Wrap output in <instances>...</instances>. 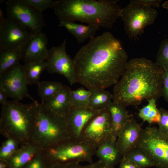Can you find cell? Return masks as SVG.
I'll list each match as a JSON object with an SVG mask.
<instances>
[{
  "mask_svg": "<svg viewBox=\"0 0 168 168\" xmlns=\"http://www.w3.org/2000/svg\"><path fill=\"white\" fill-rule=\"evenodd\" d=\"M162 6L163 7L166 9L168 12V0L164 2L162 5Z\"/></svg>",
  "mask_w": 168,
  "mask_h": 168,
  "instance_id": "41",
  "label": "cell"
},
{
  "mask_svg": "<svg viewBox=\"0 0 168 168\" xmlns=\"http://www.w3.org/2000/svg\"><path fill=\"white\" fill-rule=\"evenodd\" d=\"M118 1H55V13L60 20L78 21L100 27L111 28L120 18L122 8Z\"/></svg>",
  "mask_w": 168,
  "mask_h": 168,
  "instance_id": "3",
  "label": "cell"
},
{
  "mask_svg": "<svg viewBox=\"0 0 168 168\" xmlns=\"http://www.w3.org/2000/svg\"><path fill=\"white\" fill-rule=\"evenodd\" d=\"M51 164L44 150L37 153L23 168H48Z\"/></svg>",
  "mask_w": 168,
  "mask_h": 168,
  "instance_id": "32",
  "label": "cell"
},
{
  "mask_svg": "<svg viewBox=\"0 0 168 168\" xmlns=\"http://www.w3.org/2000/svg\"><path fill=\"white\" fill-rule=\"evenodd\" d=\"M23 51H0V75L13 67L20 64L22 59Z\"/></svg>",
  "mask_w": 168,
  "mask_h": 168,
  "instance_id": "24",
  "label": "cell"
},
{
  "mask_svg": "<svg viewBox=\"0 0 168 168\" xmlns=\"http://www.w3.org/2000/svg\"><path fill=\"white\" fill-rule=\"evenodd\" d=\"M0 168H8V165L6 160H0Z\"/></svg>",
  "mask_w": 168,
  "mask_h": 168,
  "instance_id": "39",
  "label": "cell"
},
{
  "mask_svg": "<svg viewBox=\"0 0 168 168\" xmlns=\"http://www.w3.org/2000/svg\"><path fill=\"white\" fill-rule=\"evenodd\" d=\"M48 38L42 32L34 34L23 52L25 63L31 61L46 60L49 52L47 47Z\"/></svg>",
  "mask_w": 168,
  "mask_h": 168,
  "instance_id": "16",
  "label": "cell"
},
{
  "mask_svg": "<svg viewBox=\"0 0 168 168\" xmlns=\"http://www.w3.org/2000/svg\"><path fill=\"white\" fill-rule=\"evenodd\" d=\"M69 138L65 119L39 103L31 142L44 150Z\"/></svg>",
  "mask_w": 168,
  "mask_h": 168,
  "instance_id": "5",
  "label": "cell"
},
{
  "mask_svg": "<svg viewBox=\"0 0 168 168\" xmlns=\"http://www.w3.org/2000/svg\"><path fill=\"white\" fill-rule=\"evenodd\" d=\"M37 85L38 95L42 103L59 92L63 86L60 82L53 81H40Z\"/></svg>",
  "mask_w": 168,
  "mask_h": 168,
  "instance_id": "26",
  "label": "cell"
},
{
  "mask_svg": "<svg viewBox=\"0 0 168 168\" xmlns=\"http://www.w3.org/2000/svg\"><path fill=\"white\" fill-rule=\"evenodd\" d=\"M162 96L168 102V69H164Z\"/></svg>",
  "mask_w": 168,
  "mask_h": 168,
  "instance_id": "36",
  "label": "cell"
},
{
  "mask_svg": "<svg viewBox=\"0 0 168 168\" xmlns=\"http://www.w3.org/2000/svg\"><path fill=\"white\" fill-rule=\"evenodd\" d=\"M41 150L38 145L32 142L20 146L18 149L7 160L8 168H23Z\"/></svg>",
  "mask_w": 168,
  "mask_h": 168,
  "instance_id": "19",
  "label": "cell"
},
{
  "mask_svg": "<svg viewBox=\"0 0 168 168\" xmlns=\"http://www.w3.org/2000/svg\"><path fill=\"white\" fill-rule=\"evenodd\" d=\"M91 91L80 87L70 92V100L72 107L83 108L88 107Z\"/></svg>",
  "mask_w": 168,
  "mask_h": 168,
  "instance_id": "28",
  "label": "cell"
},
{
  "mask_svg": "<svg viewBox=\"0 0 168 168\" xmlns=\"http://www.w3.org/2000/svg\"><path fill=\"white\" fill-rule=\"evenodd\" d=\"M88 107L97 110L107 108L113 101V95L105 89L91 90Z\"/></svg>",
  "mask_w": 168,
  "mask_h": 168,
  "instance_id": "23",
  "label": "cell"
},
{
  "mask_svg": "<svg viewBox=\"0 0 168 168\" xmlns=\"http://www.w3.org/2000/svg\"><path fill=\"white\" fill-rule=\"evenodd\" d=\"M39 104L7 100L1 106V134L6 139L15 140L20 146L31 142Z\"/></svg>",
  "mask_w": 168,
  "mask_h": 168,
  "instance_id": "4",
  "label": "cell"
},
{
  "mask_svg": "<svg viewBox=\"0 0 168 168\" xmlns=\"http://www.w3.org/2000/svg\"><path fill=\"white\" fill-rule=\"evenodd\" d=\"M48 168H113L109 167L98 160L86 165H82L80 163L75 162L51 164Z\"/></svg>",
  "mask_w": 168,
  "mask_h": 168,
  "instance_id": "30",
  "label": "cell"
},
{
  "mask_svg": "<svg viewBox=\"0 0 168 168\" xmlns=\"http://www.w3.org/2000/svg\"><path fill=\"white\" fill-rule=\"evenodd\" d=\"M161 114V119L158 124V128L161 133L168 135V111L162 108L159 109Z\"/></svg>",
  "mask_w": 168,
  "mask_h": 168,
  "instance_id": "34",
  "label": "cell"
},
{
  "mask_svg": "<svg viewBox=\"0 0 168 168\" xmlns=\"http://www.w3.org/2000/svg\"><path fill=\"white\" fill-rule=\"evenodd\" d=\"M119 168H140L133 161L123 156L120 163Z\"/></svg>",
  "mask_w": 168,
  "mask_h": 168,
  "instance_id": "37",
  "label": "cell"
},
{
  "mask_svg": "<svg viewBox=\"0 0 168 168\" xmlns=\"http://www.w3.org/2000/svg\"><path fill=\"white\" fill-rule=\"evenodd\" d=\"M137 147L145 152L157 168H168V135L158 128L147 127L142 129Z\"/></svg>",
  "mask_w": 168,
  "mask_h": 168,
  "instance_id": "7",
  "label": "cell"
},
{
  "mask_svg": "<svg viewBox=\"0 0 168 168\" xmlns=\"http://www.w3.org/2000/svg\"><path fill=\"white\" fill-rule=\"evenodd\" d=\"M134 2L148 8H159L160 7L161 0H132Z\"/></svg>",
  "mask_w": 168,
  "mask_h": 168,
  "instance_id": "35",
  "label": "cell"
},
{
  "mask_svg": "<svg viewBox=\"0 0 168 168\" xmlns=\"http://www.w3.org/2000/svg\"><path fill=\"white\" fill-rule=\"evenodd\" d=\"M73 60L76 82L91 91L115 85L128 61L121 43L109 32L90 39Z\"/></svg>",
  "mask_w": 168,
  "mask_h": 168,
  "instance_id": "1",
  "label": "cell"
},
{
  "mask_svg": "<svg viewBox=\"0 0 168 168\" xmlns=\"http://www.w3.org/2000/svg\"><path fill=\"white\" fill-rule=\"evenodd\" d=\"M96 148L84 141L69 138L44 151L51 164L71 162L90 163L92 162Z\"/></svg>",
  "mask_w": 168,
  "mask_h": 168,
  "instance_id": "6",
  "label": "cell"
},
{
  "mask_svg": "<svg viewBox=\"0 0 168 168\" xmlns=\"http://www.w3.org/2000/svg\"><path fill=\"white\" fill-rule=\"evenodd\" d=\"M142 129L132 116L124 124L116 140L117 147L123 156L137 147Z\"/></svg>",
  "mask_w": 168,
  "mask_h": 168,
  "instance_id": "15",
  "label": "cell"
},
{
  "mask_svg": "<svg viewBox=\"0 0 168 168\" xmlns=\"http://www.w3.org/2000/svg\"><path fill=\"white\" fill-rule=\"evenodd\" d=\"M157 15L154 8L144 7L131 0L122 8L120 18L126 34L132 39L143 33L145 28L154 22Z\"/></svg>",
  "mask_w": 168,
  "mask_h": 168,
  "instance_id": "8",
  "label": "cell"
},
{
  "mask_svg": "<svg viewBox=\"0 0 168 168\" xmlns=\"http://www.w3.org/2000/svg\"><path fill=\"white\" fill-rule=\"evenodd\" d=\"M100 110H94L89 107H72L65 119L70 138L81 140V135L84 128L90 120Z\"/></svg>",
  "mask_w": 168,
  "mask_h": 168,
  "instance_id": "14",
  "label": "cell"
},
{
  "mask_svg": "<svg viewBox=\"0 0 168 168\" xmlns=\"http://www.w3.org/2000/svg\"><path fill=\"white\" fill-rule=\"evenodd\" d=\"M154 99L148 100V104L141 108L138 114L139 117L144 122H147L149 124H158L161 119V114L156 105Z\"/></svg>",
  "mask_w": 168,
  "mask_h": 168,
  "instance_id": "25",
  "label": "cell"
},
{
  "mask_svg": "<svg viewBox=\"0 0 168 168\" xmlns=\"http://www.w3.org/2000/svg\"><path fill=\"white\" fill-rule=\"evenodd\" d=\"M7 97L8 96L6 93L2 89L0 88V104L2 105H5L7 103Z\"/></svg>",
  "mask_w": 168,
  "mask_h": 168,
  "instance_id": "38",
  "label": "cell"
},
{
  "mask_svg": "<svg viewBox=\"0 0 168 168\" xmlns=\"http://www.w3.org/2000/svg\"><path fill=\"white\" fill-rule=\"evenodd\" d=\"M33 35L26 27L6 17L0 23V51H24Z\"/></svg>",
  "mask_w": 168,
  "mask_h": 168,
  "instance_id": "9",
  "label": "cell"
},
{
  "mask_svg": "<svg viewBox=\"0 0 168 168\" xmlns=\"http://www.w3.org/2000/svg\"><path fill=\"white\" fill-rule=\"evenodd\" d=\"M71 90L69 87L63 85L59 92L43 104L54 114L65 119L72 107L70 100Z\"/></svg>",
  "mask_w": 168,
  "mask_h": 168,
  "instance_id": "17",
  "label": "cell"
},
{
  "mask_svg": "<svg viewBox=\"0 0 168 168\" xmlns=\"http://www.w3.org/2000/svg\"><path fill=\"white\" fill-rule=\"evenodd\" d=\"M23 1L41 13L47 9L53 8L55 2V1L52 0H23Z\"/></svg>",
  "mask_w": 168,
  "mask_h": 168,
  "instance_id": "33",
  "label": "cell"
},
{
  "mask_svg": "<svg viewBox=\"0 0 168 168\" xmlns=\"http://www.w3.org/2000/svg\"><path fill=\"white\" fill-rule=\"evenodd\" d=\"M59 26L65 28L72 34L79 43H83L87 39L94 37L99 27L90 25L77 23L74 21L60 20Z\"/></svg>",
  "mask_w": 168,
  "mask_h": 168,
  "instance_id": "20",
  "label": "cell"
},
{
  "mask_svg": "<svg viewBox=\"0 0 168 168\" xmlns=\"http://www.w3.org/2000/svg\"><path fill=\"white\" fill-rule=\"evenodd\" d=\"M124 156L133 161L140 168L155 167L149 156L142 150L137 147L132 149Z\"/></svg>",
  "mask_w": 168,
  "mask_h": 168,
  "instance_id": "27",
  "label": "cell"
},
{
  "mask_svg": "<svg viewBox=\"0 0 168 168\" xmlns=\"http://www.w3.org/2000/svg\"><path fill=\"white\" fill-rule=\"evenodd\" d=\"M155 63L163 69H168V39L161 42Z\"/></svg>",
  "mask_w": 168,
  "mask_h": 168,
  "instance_id": "31",
  "label": "cell"
},
{
  "mask_svg": "<svg viewBox=\"0 0 168 168\" xmlns=\"http://www.w3.org/2000/svg\"><path fill=\"white\" fill-rule=\"evenodd\" d=\"M116 140L113 138L104 141L97 147L95 154L98 160L113 168L119 163L123 157L117 147Z\"/></svg>",
  "mask_w": 168,
  "mask_h": 168,
  "instance_id": "18",
  "label": "cell"
},
{
  "mask_svg": "<svg viewBox=\"0 0 168 168\" xmlns=\"http://www.w3.org/2000/svg\"><path fill=\"white\" fill-rule=\"evenodd\" d=\"M22 66L27 84H37L41 74L47 68L48 63L46 60L31 61L25 63Z\"/></svg>",
  "mask_w": 168,
  "mask_h": 168,
  "instance_id": "22",
  "label": "cell"
},
{
  "mask_svg": "<svg viewBox=\"0 0 168 168\" xmlns=\"http://www.w3.org/2000/svg\"><path fill=\"white\" fill-rule=\"evenodd\" d=\"M0 23H1L4 19L3 13L2 9H0Z\"/></svg>",
  "mask_w": 168,
  "mask_h": 168,
  "instance_id": "40",
  "label": "cell"
},
{
  "mask_svg": "<svg viewBox=\"0 0 168 168\" xmlns=\"http://www.w3.org/2000/svg\"><path fill=\"white\" fill-rule=\"evenodd\" d=\"M67 39L59 45L54 46L49 49L46 60L48 72L57 73L64 76L70 85L76 83L75 67L73 59L66 50Z\"/></svg>",
  "mask_w": 168,
  "mask_h": 168,
  "instance_id": "12",
  "label": "cell"
},
{
  "mask_svg": "<svg viewBox=\"0 0 168 168\" xmlns=\"http://www.w3.org/2000/svg\"><path fill=\"white\" fill-rule=\"evenodd\" d=\"M113 138L116 139L107 108L100 111L90 120L83 130L81 139L97 147L104 141Z\"/></svg>",
  "mask_w": 168,
  "mask_h": 168,
  "instance_id": "11",
  "label": "cell"
},
{
  "mask_svg": "<svg viewBox=\"0 0 168 168\" xmlns=\"http://www.w3.org/2000/svg\"><path fill=\"white\" fill-rule=\"evenodd\" d=\"M5 4L7 17L19 23L33 34L42 32L44 25L42 13L26 4L23 0H9Z\"/></svg>",
  "mask_w": 168,
  "mask_h": 168,
  "instance_id": "10",
  "label": "cell"
},
{
  "mask_svg": "<svg viewBox=\"0 0 168 168\" xmlns=\"http://www.w3.org/2000/svg\"><path fill=\"white\" fill-rule=\"evenodd\" d=\"M19 146V143L15 140L6 139L0 147V160H7L18 149Z\"/></svg>",
  "mask_w": 168,
  "mask_h": 168,
  "instance_id": "29",
  "label": "cell"
},
{
  "mask_svg": "<svg viewBox=\"0 0 168 168\" xmlns=\"http://www.w3.org/2000/svg\"><path fill=\"white\" fill-rule=\"evenodd\" d=\"M108 108L111 116L114 135L117 138L119 131L131 115L126 107L113 101Z\"/></svg>",
  "mask_w": 168,
  "mask_h": 168,
  "instance_id": "21",
  "label": "cell"
},
{
  "mask_svg": "<svg viewBox=\"0 0 168 168\" xmlns=\"http://www.w3.org/2000/svg\"><path fill=\"white\" fill-rule=\"evenodd\" d=\"M164 69L145 58L128 61L125 71L114 85L113 101L125 107L162 96Z\"/></svg>",
  "mask_w": 168,
  "mask_h": 168,
  "instance_id": "2",
  "label": "cell"
},
{
  "mask_svg": "<svg viewBox=\"0 0 168 168\" xmlns=\"http://www.w3.org/2000/svg\"><path fill=\"white\" fill-rule=\"evenodd\" d=\"M27 85L20 63L0 75V88L8 97L18 101L27 97L33 102H37L29 95Z\"/></svg>",
  "mask_w": 168,
  "mask_h": 168,
  "instance_id": "13",
  "label": "cell"
}]
</instances>
